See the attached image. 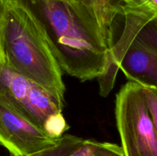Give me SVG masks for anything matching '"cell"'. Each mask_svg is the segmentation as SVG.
Listing matches in <instances>:
<instances>
[{
	"label": "cell",
	"instance_id": "cell-1",
	"mask_svg": "<svg viewBox=\"0 0 157 156\" xmlns=\"http://www.w3.org/2000/svg\"><path fill=\"white\" fill-rule=\"evenodd\" d=\"M44 32L63 71L82 82L104 72L109 48L90 20L70 0H15Z\"/></svg>",
	"mask_w": 157,
	"mask_h": 156
},
{
	"label": "cell",
	"instance_id": "cell-2",
	"mask_svg": "<svg viewBox=\"0 0 157 156\" xmlns=\"http://www.w3.org/2000/svg\"><path fill=\"white\" fill-rule=\"evenodd\" d=\"M0 45L6 62L64 106L61 66L36 20L15 0H0Z\"/></svg>",
	"mask_w": 157,
	"mask_h": 156
},
{
	"label": "cell",
	"instance_id": "cell-3",
	"mask_svg": "<svg viewBox=\"0 0 157 156\" xmlns=\"http://www.w3.org/2000/svg\"><path fill=\"white\" fill-rule=\"evenodd\" d=\"M119 15L123 30L109 55L129 81L157 89V15L124 5Z\"/></svg>",
	"mask_w": 157,
	"mask_h": 156
},
{
	"label": "cell",
	"instance_id": "cell-4",
	"mask_svg": "<svg viewBox=\"0 0 157 156\" xmlns=\"http://www.w3.org/2000/svg\"><path fill=\"white\" fill-rule=\"evenodd\" d=\"M115 116L124 156H157V135L143 86L128 81L116 96Z\"/></svg>",
	"mask_w": 157,
	"mask_h": 156
},
{
	"label": "cell",
	"instance_id": "cell-5",
	"mask_svg": "<svg viewBox=\"0 0 157 156\" xmlns=\"http://www.w3.org/2000/svg\"><path fill=\"white\" fill-rule=\"evenodd\" d=\"M0 99L43 129L48 118L62 112L63 106L36 83L27 79L9 65L2 52Z\"/></svg>",
	"mask_w": 157,
	"mask_h": 156
},
{
	"label": "cell",
	"instance_id": "cell-6",
	"mask_svg": "<svg viewBox=\"0 0 157 156\" xmlns=\"http://www.w3.org/2000/svg\"><path fill=\"white\" fill-rule=\"evenodd\" d=\"M60 139L48 135L44 129L0 99V145L7 148L11 154H33L54 146Z\"/></svg>",
	"mask_w": 157,
	"mask_h": 156
},
{
	"label": "cell",
	"instance_id": "cell-7",
	"mask_svg": "<svg viewBox=\"0 0 157 156\" xmlns=\"http://www.w3.org/2000/svg\"><path fill=\"white\" fill-rule=\"evenodd\" d=\"M94 25L109 49L114 40V26L123 4L119 0H71Z\"/></svg>",
	"mask_w": 157,
	"mask_h": 156
},
{
	"label": "cell",
	"instance_id": "cell-8",
	"mask_svg": "<svg viewBox=\"0 0 157 156\" xmlns=\"http://www.w3.org/2000/svg\"><path fill=\"white\" fill-rule=\"evenodd\" d=\"M69 156H124L122 147L110 142L84 139V142Z\"/></svg>",
	"mask_w": 157,
	"mask_h": 156
},
{
	"label": "cell",
	"instance_id": "cell-9",
	"mask_svg": "<svg viewBox=\"0 0 157 156\" xmlns=\"http://www.w3.org/2000/svg\"><path fill=\"white\" fill-rule=\"evenodd\" d=\"M84 141V139L78 136L64 134L61 136L58 144L54 146L25 156H69L82 145ZM10 156L15 155L11 154Z\"/></svg>",
	"mask_w": 157,
	"mask_h": 156
},
{
	"label": "cell",
	"instance_id": "cell-10",
	"mask_svg": "<svg viewBox=\"0 0 157 156\" xmlns=\"http://www.w3.org/2000/svg\"><path fill=\"white\" fill-rule=\"evenodd\" d=\"M68 128L69 125L63 116L62 113L49 116L43 126V129L45 132L55 139H60L63 135H64V132L68 130Z\"/></svg>",
	"mask_w": 157,
	"mask_h": 156
},
{
	"label": "cell",
	"instance_id": "cell-11",
	"mask_svg": "<svg viewBox=\"0 0 157 156\" xmlns=\"http://www.w3.org/2000/svg\"><path fill=\"white\" fill-rule=\"evenodd\" d=\"M146 105L157 135V89L143 87Z\"/></svg>",
	"mask_w": 157,
	"mask_h": 156
},
{
	"label": "cell",
	"instance_id": "cell-12",
	"mask_svg": "<svg viewBox=\"0 0 157 156\" xmlns=\"http://www.w3.org/2000/svg\"><path fill=\"white\" fill-rule=\"evenodd\" d=\"M119 1L124 6L147 9L154 12L157 15V0H119Z\"/></svg>",
	"mask_w": 157,
	"mask_h": 156
},
{
	"label": "cell",
	"instance_id": "cell-13",
	"mask_svg": "<svg viewBox=\"0 0 157 156\" xmlns=\"http://www.w3.org/2000/svg\"><path fill=\"white\" fill-rule=\"evenodd\" d=\"M1 57H2V48H1V45H0V61H1Z\"/></svg>",
	"mask_w": 157,
	"mask_h": 156
},
{
	"label": "cell",
	"instance_id": "cell-14",
	"mask_svg": "<svg viewBox=\"0 0 157 156\" xmlns=\"http://www.w3.org/2000/svg\"><path fill=\"white\" fill-rule=\"evenodd\" d=\"M70 1H71V0H70Z\"/></svg>",
	"mask_w": 157,
	"mask_h": 156
}]
</instances>
